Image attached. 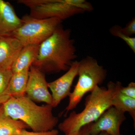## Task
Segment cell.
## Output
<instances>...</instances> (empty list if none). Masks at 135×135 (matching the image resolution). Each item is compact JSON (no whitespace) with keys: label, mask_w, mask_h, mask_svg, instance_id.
Segmentation results:
<instances>
[{"label":"cell","mask_w":135,"mask_h":135,"mask_svg":"<svg viewBox=\"0 0 135 135\" xmlns=\"http://www.w3.org/2000/svg\"><path fill=\"white\" fill-rule=\"evenodd\" d=\"M71 32L70 29L60 26L39 45L32 65L44 73H56L69 70L77 57Z\"/></svg>","instance_id":"6da1fadb"},{"label":"cell","mask_w":135,"mask_h":135,"mask_svg":"<svg viewBox=\"0 0 135 135\" xmlns=\"http://www.w3.org/2000/svg\"><path fill=\"white\" fill-rule=\"evenodd\" d=\"M122 84L109 81L107 88L97 86L85 99V107L79 113L73 111L59 123L58 128L65 135L79 132L84 126L96 121L106 110L112 106V101Z\"/></svg>","instance_id":"7a4b0ae2"},{"label":"cell","mask_w":135,"mask_h":135,"mask_svg":"<svg viewBox=\"0 0 135 135\" xmlns=\"http://www.w3.org/2000/svg\"><path fill=\"white\" fill-rule=\"evenodd\" d=\"M6 115L20 120L28 126L33 132H47L53 130L59 122L53 115V107L49 104L40 106L26 95L11 97L3 104Z\"/></svg>","instance_id":"3957f363"},{"label":"cell","mask_w":135,"mask_h":135,"mask_svg":"<svg viewBox=\"0 0 135 135\" xmlns=\"http://www.w3.org/2000/svg\"><path fill=\"white\" fill-rule=\"evenodd\" d=\"M17 2L29 8V15L38 19L56 18L63 21L93 9L92 5L84 0H18Z\"/></svg>","instance_id":"277c9868"},{"label":"cell","mask_w":135,"mask_h":135,"mask_svg":"<svg viewBox=\"0 0 135 135\" xmlns=\"http://www.w3.org/2000/svg\"><path fill=\"white\" fill-rule=\"evenodd\" d=\"M77 84L73 92L69 95V102L65 109L66 114L75 109L84 95L92 92L97 86L106 79L107 71L99 65L95 59L87 56L79 62Z\"/></svg>","instance_id":"5b68a950"},{"label":"cell","mask_w":135,"mask_h":135,"mask_svg":"<svg viewBox=\"0 0 135 135\" xmlns=\"http://www.w3.org/2000/svg\"><path fill=\"white\" fill-rule=\"evenodd\" d=\"M21 19L22 25L11 36L17 39L23 47L40 45L49 38L63 22L56 18L38 19L29 15H25Z\"/></svg>","instance_id":"8992f818"},{"label":"cell","mask_w":135,"mask_h":135,"mask_svg":"<svg viewBox=\"0 0 135 135\" xmlns=\"http://www.w3.org/2000/svg\"><path fill=\"white\" fill-rule=\"evenodd\" d=\"M126 119L124 113L112 106L96 121L83 127L90 134H98L104 131L110 135H122L120 129Z\"/></svg>","instance_id":"52a82bcc"},{"label":"cell","mask_w":135,"mask_h":135,"mask_svg":"<svg viewBox=\"0 0 135 135\" xmlns=\"http://www.w3.org/2000/svg\"><path fill=\"white\" fill-rule=\"evenodd\" d=\"M48 84L45 73L31 66L29 68L26 95L34 102H43L52 106L53 99L49 91Z\"/></svg>","instance_id":"ba28073f"},{"label":"cell","mask_w":135,"mask_h":135,"mask_svg":"<svg viewBox=\"0 0 135 135\" xmlns=\"http://www.w3.org/2000/svg\"><path fill=\"white\" fill-rule=\"evenodd\" d=\"M78 68L79 61L75 60L64 74L57 79L48 83L49 88L52 93L53 107H56L63 99L69 96L73 82L78 75Z\"/></svg>","instance_id":"9c48e42d"},{"label":"cell","mask_w":135,"mask_h":135,"mask_svg":"<svg viewBox=\"0 0 135 135\" xmlns=\"http://www.w3.org/2000/svg\"><path fill=\"white\" fill-rule=\"evenodd\" d=\"M23 47L13 36H0V68H11Z\"/></svg>","instance_id":"30bf717a"},{"label":"cell","mask_w":135,"mask_h":135,"mask_svg":"<svg viewBox=\"0 0 135 135\" xmlns=\"http://www.w3.org/2000/svg\"><path fill=\"white\" fill-rule=\"evenodd\" d=\"M22 23L11 4L0 0V36L11 35Z\"/></svg>","instance_id":"8fae6325"},{"label":"cell","mask_w":135,"mask_h":135,"mask_svg":"<svg viewBox=\"0 0 135 135\" xmlns=\"http://www.w3.org/2000/svg\"><path fill=\"white\" fill-rule=\"evenodd\" d=\"M39 46L31 45L23 47L11 65L12 73L29 70L36 57Z\"/></svg>","instance_id":"7c38bea8"},{"label":"cell","mask_w":135,"mask_h":135,"mask_svg":"<svg viewBox=\"0 0 135 135\" xmlns=\"http://www.w3.org/2000/svg\"><path fill=\"white\" fill-rule=\"evenodd\" d=\"M27 128L29 127L22 121L6 115L2 105L0 108V135H18L22 130Z\"/></svg>","instance_id":"4fadbf2b"},{"label":"cell","mask_w":135,"mask_h":135,"mask_svg":"<svg viewBox=\"0 0 135 135\" xmlns=\"http://www.w3.org/2000/svg\"><path fill=\"white\" fill-rule=\"evenodd\" d=\"M29 70L13 74L9 85V91L11 97L19 98L25 95Z\"/></svg>","instance_id":"5bb4252c"},{"label":"cell","mask_w":135,"mask_h":135,"mask_svg":"<svg viewBox=\"0 0 135 135\" xmlns=\"http://www.w3.org/2000/svg\"><path fill=\"white\" fill-rule=\"evenodd\" d=\"M115 94L112 101V105L117 110L125 113L128 112L135 123V99L129 97L120 92V88Z\"/></svg>","instance_id":"9a60e30c"},{"label":"cell","mask_w":135,"mask_h":135,"mask_svg":"<svg viewBox=\"0 0 135 135\" xmlns=\"http://www.w3.org/2000/svg\"><path fill=\"white\" fill-rule=\"evenodd\" d=\"M12 74L11 68H0V104H2L11 97L9 91V85Z\"/></svg>","instance_id":"2e32d148"},{"label":"cell","mask_w":135,"mask_h":135,"mask_svg":"<svg viewBox=\"0 0 135 135\" xmlns=\"http://www.w3.org/2000/svg\"><path fill=\"white\" fill-rule=\"evenodd\" d=\"M112 35L119 37L123 40L132 51L135 53V38L127 36L122 32L121 27L119 25H114L109 29Z\"/></svg>","instance_id":"e0dca14e"},{"label":"cell","mask_w":135,"mask_h":135,"mask_svg":"<svg viewBox=\"0 0 135 135\" xmlns=\"http://www.w3.org/2000/svg\"><path fill=\"white\" fill-rule=\"evenodd\" d=\"M120 92L129 97L135 99V83L131 82L127 87H123L122 85L120 88Z\"/></svg>","instance_id":"ac0fdd59"},{"label":"cell","mask_w":135,"mask_h":135,"mask_svg":"<svg viewBox=\"0 0 135 135\" xmlns=\"http://www.w3.org/2000/svg\"><path fill=\"white\" fill-rule=\"evenodd\" d=\"M121 31L124 34L130 36L135 34V17L128 23L125 27H121Z\"/></svg>","instance_id":"d6986e66"},{"label":"cell","mask_w":135,"mask_h":135,"mask_svg":"<svg viewBox=\"0 0 135 135\" xmlns=\"http://www.w3.org/2000/svg\"><path fill=\"white\" fill-rule=\"evenodd\" d=\"M59 131L57 129L44 132H29L26 129H23L18 135H58Z\"/></svg>","instance_id":"ffe728a7"},{"label":"cell","mask_w":135,"mask_h":135,"mask_svg":"<svg viewBox=\"0 0 135 135\" xmlns=\"http://www.w3.org/2000/svg\"><path fill=\"white\" fill-rule=\"evenodd\" d=\"M80 131L81 134V135H110L108 133H106V132H104V131L101 132L100 133H99V134H90L88 132H87L85 130V129L83 127H82Z\"/></svg>","instance_id":"44dd1931"},{"label":"cell","mask_w":135,"mask_h":135,"mask_svg":"<svg viewBox=\"0 0 135 135\" xmlns=\"http://www.w3.org/2000/svg\"><path fill=\"white\" fill-rule=\"evenodd\" d=\"M70 135H81V134L80 131L79 132V133H75V134H71Z\"/></svg>","instance_id":"7402d4cb"},{"label":"cell","mask_w":135,"mask_h":135,"mask_svg":"<svg viewBox=\"0 0 135 135\" xmlns=\"http://www.w3.org/2000/svg\"><path fill=\"white\" fill-rule=\"evenodd\" d=\"M2 105V104H0V108H1V107Z\"/></svg>","instance_id":"603a6c76"}]
</instances>
